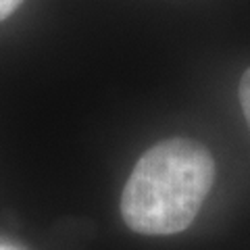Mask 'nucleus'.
I'll use <instances>...</instances> for the list:
<instances>
[{"mask_svg": "<svg viewBox=\"0 0 250 250\" xmlns=\"http://www.w3.org/2000/svg\"><path fill=\"white\" fill-rule=\"evenodd\" d=\"M215 182V161L196 140L171 138L142 154L121 194L123 221L144 236L184 231Z\"/></svg>", "mask_w": 250, "mask_h": 250, "instance_id": "1", "label": "nucleus"}, {"mask_svg": "<svg viewBox=\"0 0 250 250\" xmlns=\"http://www.w3.org/2000/svg\"><path fill=\"white\" fill-rule=\"evenodd\" d=\"M240 104H242L246 123L250 127V67L246 69V73L242 75V82H240Z\"/></svg>", "mask_w": 250, "mask_h": 250, "instance_id": "2", "label": "nucleus"}, {"mask_svg": "<svg viewBox=\"0 0 250 250\" xmlns=\"http://www.w3.org/2000/svg\"><path fill=\"white\" fill-rule=\"evenodd\" d=\"M21 2L23 0H0V21H4L9 15H13Z\"/></svg>", "mask_w": 250, "mask_h": 250, "instance_id": "3", "label": "nucleus"}, {"mask_svg": "<svg viewBox=\"0 0 250 250\" xmlns=\"http://www.w3.org/2000/svg\"><path fill=\"white\" fill-rule=\"evenodd\" d=\"M0 250H13V248H6V246H0Z\"/></svg>", "mask_w": 250, "mask_h": 250, "instance_id": "4", "label": "nucleus"}]
</instances>
